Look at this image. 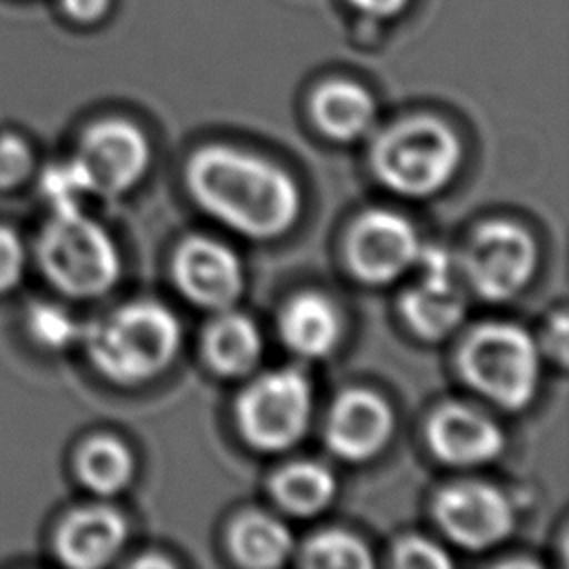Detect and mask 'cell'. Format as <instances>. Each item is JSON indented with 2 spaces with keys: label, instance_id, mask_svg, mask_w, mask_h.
Segmentation results:
<instances>
[{
  "label": "cell",
  "instance_id": "1",
  "mask_svg": "<svg viewBox=\"0 0 569 569\" xmlns=\"http://www.w3.org/2000/svg\"><path fill=\"white\" fill-rule=\"evenodd\" d=\"M184 180L207 216L251 240L289 233L302 213V193L289 171L231 144H204L193 151Z\"/></svg>",
  "mask_w": 569,
  "mask_h": 569
},
{
  "label": "cell",
  "instance_id": "2",
  "mask_svg": "<svg viewBox=\"0 0 569 569\" xmlns=\"http://www.w3.org/2000/svg\"><path fill=\"white\" fill-rule=\"evenodd\" d=\"M180 336V322L169 307L156 300H133L84 325L80 345L104 380L136 387L171 367Z\"/></svg>",
  "mask_w": 569,
  "mask_h": 569
},
{
  "label": "cell",
  "instance_id": "3",
  "mask_svg": "<svg viewBox=\"0 0 569 569\" xmlns=\"http://www.w3.org/2000/svg\"><path fill=\"white\" fill-rule=\"evenodd\" d=\"M36 264L64 298L109 293L122 276V256L111 233L84 211L51 213L36 238Z\"/></svg>",
  "mask_w": 569,
  "mask_h": 569
},
{
  "label": "cell",
  "instance_id": "4",
  "mask_svg": "<svg viewBox=\"0 0 569 569\" xmlns=\"http://www.w3.org/2000/svg\"><path fill=\"white\" fill-rule=\"evenodd\" d=\"M462 164L458 133L431 116L405 118L385 129L371 147L376 180L402 198H431L456 178Z\"/></svg>",
  "mask_w": 569,
  "mask_h": 569
},
{
  "label": "cell",
  "instance_id": "5",
  "mask_svg": "<svg viewBox=\"0 0 569 569\" xmlns=\"http://www.w3.org/2000/svg\"><path fill=\"white\" fill-rule=\"evenodd\" d=\"M458 367L465 382L485 400L505 411H522L538 393L542 353L527 329L496 320L469 331Z\"/></svg>",
  "mask_w": 569,
  "mask_h": 569
},
{
  "label": "cell",
  "instance_id": "6",
  "mask_svg": "<svg viewBox=\"0 0 569 569\" xmlns=\"http://www.w3.org/2000/svg\"><path fill=\"white\" fill-rule=\"evenodd\" d=\"M313 387L293 367L258 376L236 400L238 431L249 447L262 453L291 449L309 429Z\"/></svg>",
  "mask_w": 569,
  "mask_h": 569
},
{
  "label": "cell",
  "instance_id": "7",
  "mask_svg": "<svg viewBox=\"0 0 569 569\" xmlns=\"http://www.w3.org/2000/svg\"><path fill=\"white\" fill-rule=\"evenodd\" d=\"M538 267L533 236L509 220L480 224L460 258V269L471 291L489 302H505L518 296Z\"/></svg>",
  "mask_w": 569,
  "mask_h": 569
},
{
  "label": "cell",
  "instance_id": "8",
  "mask_svg": "<svg viewBox=\"0 0 569 569\" xmlns=\"http://www.w3.org/2000/svg\"><path fill=\"white\" fill-rule=\"evenodd\" d=\"M433 518L440 531L467 551L498 547L516 525V511L507 493L476 478L442 487L433 500Z\"/></svg>",
  "mask_w": 569,
  "mask_h": 569
},
{
  "label": "cell",
  "instance_id": "9",
  "mask_svg": "<svg viewBox=\"0 0 569 569\" xmlns=\"http://www.w3.org/2000/svg\"><path fill=\"white\" fill-rule=\"evenodd\" d=\"M84 171L93 196H122L149 171L151 144L144 131L122 118L87 127L71 156Z\"/></svg>",
  "mask_w": 569,
  "mask_h": 569
},
{
  "label": "cell",
  "instance_id": "10",
  "mask_svg": "<svg viewBox=\"0 0 569 569\" xmlns=\"http://www.w3.org/2000/svg\"><path fill=\"white\" fill-rule=\"evenodd\" d=\"M422 242L409 218L391 209L365 211L347 236L351 273L373 287L389 284L416 267Z\"/></svg>",
  "mask_w": 569,
  "mask_h": 569
},
{
  "label": "cell",
  "instance_id": "11",
  "mask_svg": "<svg viewBox=\"0 0 569 569\" xmlns=\"http://www.w3.org/2000/svg\"><path fill=\"white\" fill-rule=\"evenodd\" d=\"M416 267L420 276L402 293L400 311L420 340L438 342L458 329L467 311L456 262L442 247H422Z\"/></svg>",
  "mask_w": 569,
  "mask_h": 569
},
{
  "label": "cell",
  "instance_id": "12",
  "mask_svg": "<svg viewBox=\"0 0 569 569\" xmlns=\"http://www.w3.org/2000/svg\"><path fill=\"white\" fill-rule=\"evenodd\" d=\"M171 273L176 289L207 311L231 309L244 291V267L224 242L191 236L173 253Z\"/></svg>",
  "mask_w": 569,
  "mask_h": 569
},
{
  "label": "cell",
  "instance_id": "13",
  "mask_svg": "<svg viewBox=\"0 0 569 569\" xmlns=\"http://www.w3.org/2000/svg\"><path fill=\"white\" fill-rule=\"evenodd\" d=\"M393 436V411L389 402L369 389L342 391L325 422V440L333 456L347 462L376 458Z\"/></svg>",
  "mask_w": 569,
  "mask_h": 569
},
{
  "label": "cell",
  "instance_id": "14",
  "mask_svg": "<svg viewBox=\"0 0 569 569\" xmlns=\"http://www.w3.org/2000/svg\"><path fill=\"white\" fill-rule=\"evenodd\" d=\"M429 451L449 467H480L505 449L500 425L487 413L462 402L438 407L425 427Z\"/></svg>",
  "mask_w": 569,
  "mask_h": 569
},
{
  "label": "cell",
  "instance_id": "15",
  "mask_svg": "<svg viewBox=\"0 0 569 569\" xmlns=\"http://www.w3.org/2000/svg\"><path fill=\"white\" fill-rule=\"evenodd\" d=\"M124 516L102 502L69 511L53 531L56 558L73 569L109 565L127 542Z\"/></svg>",
  "mask_w": 569,
  "mask_h": 569
},
{
  "label": "cell",
  "instance_id": "16",
  "mask_svg": "<svg viewBox=\"0 0 569 569\" xmlns=\"http://www.w3.org/2000/svg\"><path fill=\"white\" fill-rule=\"evenodd\" d=\"M278 336L291 353L305 360H322L340 342L342 318L327 296L302 291L280 307Z\"/></svg>",
  "mask_w": 569,
  "mask_h": 569
},
{
  "label": "cell",
  "instance_id": "17",
  "mask_svg": "<svg viewBox=\"0 0 569 569\" xmlns=\"http://www.w3.org/2000/svg\"><path fill=\"white\" fill-rule=\"evenodd\" d=\"M311 116L316 127L331 140L351 142L362 138L378 113L373 93L349 78L322 82L311 93Z\"/></svg>",
  "mask_w": 569,
  "mask_h": 569
},
{
  "label": "cell",
  "instance_id": "18",
  "mask_svg": "<svg viewBox=\"0 0 569 569\" xmlns=\"http://www.w3.org/2000/svg\"><path fill=\"white\" fill-rule=\"evenodd\" d=\"M264 340L253 318L224 309L209 322L202 338L204 360L222 378H242L251 373L262 358Z\"/></svg>",
  "mask_w": 569,
  "mask_h": 569
},
{
  "label": "cell",
  "instance_id": "19",
  "mask_svg": "<svg viewBox=\"0 0 569 569\" xmlns=\"http://www.w3.org/2000/svg\"><path fill=\"white\" fill-rule=\"evenodd\" d=\"M229 551L244 567L273 569L291 556L293 536L280 518L264 511H249L233 520Z\"/></svg>",
  "mask_w": 569,
  "mask_h": 569
},
{
  "label": "cell",
  "instance_id": "20",
  "mask_svg": "<svg viewBox=\"0 0 569 569\" xmlns=\"http://www.w3.org/2000/svg\"><path fill=\"white\" fill-rule=\"evenodd\" d=\"M73 469L89 493L98 498H113L131 485L136 476V458L122 440L96 436L80 445Z\"/></svg>",
  "mask_w": 569,
  "mask_h": 569
},
{
  "label": "cell",
  "instance_id": "21",
  "mask_svg": "<svg viewBox=\"0 0 569 569\" xmlns=\"http://www.w3.org/2000/svg\"><path fill=\"white\" fill-rule=\"evenodd\" d=\"M271 493L287 513L311 518L333 502L336 478L320 462L296 460L271 478Z\"/></svg>",
  "mask_w": 569,
  "mask_h": 569
},
{
  "label": "cell",
  "instance_id": "22",
  "mask_svg": "<svg viewBox=\"0 0 569 569\" xmlns=\"http://www.w3.org/2000/svg\"><path fill=\"white\" fill-rule=\"evenodd\" d=\"M300 562L320 569H367L373 565V558L358 536L342 529H325L305 542Z\"/></svg>",
  "mask_w": 569,
  "mask_h": 569
},
{
  "label": "cell",
  "instance_id": "23",
  "mask_svg": "<svg viewBox=\"0 0 569 569\" xmlns=\"http://www.w3.org/2000/svg\"><path fill=\"white\" fill-rule=\"evenodd\" d=\"M24 329L38 347L47 351H64L73 345H80L84 325H80L67 307L38 300L27 307Z\"/></svg>",
  "mask_w": 569,
  "mask_h": 569
},
{
  "label": "cell",
  "instance_id": "24",
  "mask_svg": "<svg viewBox=\"0 0 569 569\" xmlns=\"http://www.w3.org/2000/svg\"><path fill=\"white\" fill-rule=\"evenodd\" d=\"M40 196L47 202L51 213H73L84 211V200L93 196V189L80 169V164L69 158L56 164H49L38 180Z\"/></svg>",
  "mask_w": 569,
  "mask_h": 569
},
{
  "label": "cell",
  "instance_id": "25",
  "mask_svg": "<svg viewBox=\"0 0 569 569\" xmlns=\"http://www.w3.org/2000/svg\"><path fill=\"white\" fill-rule=\"evenodd\" d=\"M36 153L31 144L16 133H0V191H13L31 180Z\"/></svg>",
  "mask_w": 569,
  "mask_h": 569
},
{
  "label": "cell",
  "instance_id": "26",
  "mask_svg": "<svg viewBox=\"0 0 569 569\" xmlns=\"http://www.w3.org/2000/svg\"><path fill=\"white\" fill-rule=\"evenodd\" d=\"M393 565L407 569H449L453 565V558L445 547L429 538L405 536L393 547Z\"/></svg>",
  "mask_w": 569,
  "mask_h": 569
},
{
  "label": "cell",
  "instance_id": "27",
  "mask_svg": "<svg viewBox=\"0 0 569 569\" xmlns=\"http://www.w3.org/2000/svg\"><path fill=\"white\" fill-rule=\"evenodd\" d=\"M29 264V249L22 236L0 224V298L20 287Z\"/></svg>",
  "mask_w": 569,
  "mask_h": 569
},
{
  "label": "cell",
  "instance_id": "28",
  "mask_svg": "<svg viewBox=\"0 0 569 569\" xmlns=\"http://www.w3.org/2000/svg\"><path fill=\"white\" fill-rule=\"evenodd\" d=\"M540 353L549 356L558 365H567V347H569V333H567V316L560 311L553 318H549L542 340L538 342Z\"/></svg>",
  "mask_w": 569,
  "mask_h": 569
},
{
  "label": "cell",
  "instance_id": "29",
  "mask_svg": "<svg viewBox=\"0 0 569 569\" xmlns=\"http://www.w3.org/2000/svg\"><path fill=\"white\" fill-rule=\"evenodd\" d=\"M349 4V9L353 13H358L360 18H367L371 22H385V20H393L400 18L411 0H345Z\"/></svg>",
  "mask_w": 569,
  "mask_h": 569
},
{
  "label": "cell",
  "instance_id": "30",
  "mask_svg": "<svg viewBox=\"0 0 569 569\" xmlns=\"http://www.w3.org/2000/svg\"><path fill=\"white\" fill-rule=\"evenodd\" d=\"M62 13L78 24H96L104 20L113 7V0H58Z\"/></svg>",
  "mask_w": 569,
  "mask_h": 569
},
{
  "label": "cell",
  "instance_id": "31",
  "mask_svg": "<svg viewBox=\"0 0 569 569\" xmlns=\"http://www.w3.org/2000/svg\"><path fill=\"white\" fill-rule=\"evenodd\" d=\"M173 562L169 558L162 556H140L138 560H133V567H171Z\"/></svg>",
  "mask_w": 569,
  "mask_h": 569
}]
</instances>
